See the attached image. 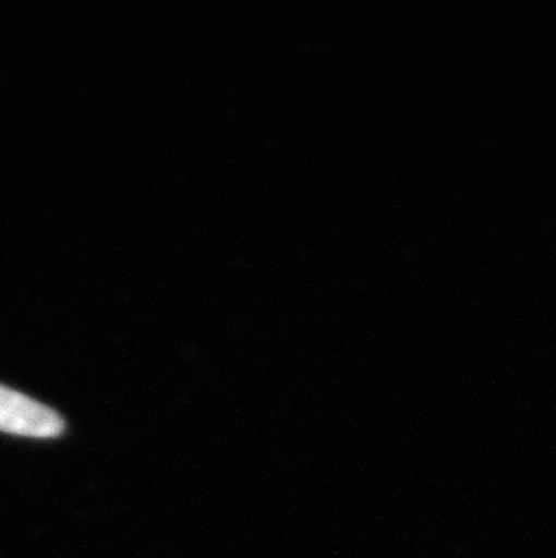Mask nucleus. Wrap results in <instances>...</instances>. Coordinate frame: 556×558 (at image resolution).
Returning a JSON list of instances; mask_svg holds the SVG:
<instances>
[{
    "instance_id": "nucleus-1",
    "label": "nucleus",
    "mask_w": 556,
    "mask_h": 558,
    "mask_svg": "<svg viewBox=\"0 0 556 558\" xmlns=\"http://www.w3.org/2000/svg\"><path fill=\"white\" fill-rule=\"evenodd\" d=\"M65 430L63 417L51 407L0 384V433L33 439H55Z\"/></svg>"
}]
</instances>
